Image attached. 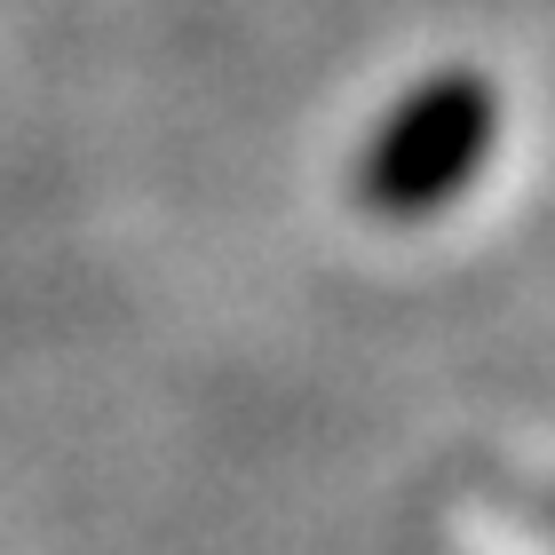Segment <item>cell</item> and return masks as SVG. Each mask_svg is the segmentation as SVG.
<instances>
[{
	"label": "cell",
	"mask_w": 555,
	"mask_h": 555,
	"mask_svg": "<svg viewBox=\"0 0 555 555\" xmlns=\"http://www.w3.org/2000/svg\"><path fill=\"white\" fill-rule=\"evenodd\" d=\"M500 143V88L476 64H444L373 119L358 151V198L382 222H428L492 167Z\"/></svg>",
	"instance_id": "6da1fadb"
}]
</instances>
